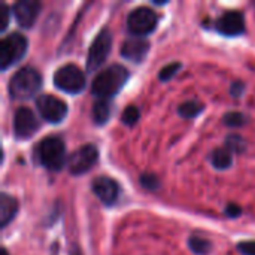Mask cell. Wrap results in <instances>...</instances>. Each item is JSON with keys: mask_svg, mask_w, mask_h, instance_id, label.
<instances>
[{"mask_svg": "<svg viewBox=\"0 0 255 255\" xmlns=\"http://www.w3.org/2000/svg\"><path fill=\"white\" fill-rule=\"evenodd\" d=\"M127 79L128 70L121 64H112L94 78L91 84V93L100 99H109L124 87Z\"/></svg>", "mask_w": 255, "mask_h": 255, "instance_id": "1", "label": "cell"}, {"mask_svg": "<svg viewBox=\"0 0 255 255\" xmlns=\"http://www.w3.org/2000/svg\"><path fill=\"white\" fill-rule=\"evenodd\" d=\"M34 157L39 164L45 169L58 172L64 167L66 163V146L64 142L57 136L45 137L39 142L34 149Z\"/></svg>", "mask_w": 255, "mask_h": 255, "instance_id": "2", "label": "cell"}, {"mask_svg": "<svg viewBox=\"0 0 255 255\" xmlns=\"http://www.w3.org/2000/svg\"><path fill=\"white\" fill-rule=\"evenodd\" d=\"M42 87V76L40 73L30 67H21L13 73V76L9 81V94L12 99L24 100L33 97Z\"/></svg>", "mask_w": 255, "mask_h": 255, "instance_id": "3", "label": "cell"}, {"mask_svg": "<svg viewBox=\"0 0 255 255\" xmlns=\"http://www.w3.org/2000/svg\"><path fill=\"white\" fill-rule=\"evenodd\" d=\"M27 37L21 33H10L0 42V67L1 70L9 69L12 64L18 63L27 52Z\"/></svg>", "mask_w": 255, "mask_h": 255, "instance_id": "4", "label": "cell"}, {"mask_svg": "<svg viewBox=\"0 0 255 255\" xmlns=\"http://www.w3.org/2000/svg\"><path fill=\"white\" fill-rule=\"evenodd\" d=\"M54 84L64 93L78 94L85 87V75L76 64H64L55 70Z\"/></svg>", "mask_w": 255, "mask_h": 255, "instance_id": "5", "label": "cell"}, {"mask_svg": "<svg viewBox=\"0 0 255 255\" xmlns=\"http://www.w3.org/2000/svg\"><path fill=\"white\" fill-rule=\"evenodd\" d=\"M158 22L157 13L146 6L133 9L127 16V30L136 37H143L155 30Z\"/></svg>", "mask_w": 255, "mask_h": 255, "instance_id": "6", "label": "cell"}, {"mask_svg": "<svg viewBox=\"0 0 255 255\" xmlns=\"http://www.w3.org/2000/svg\"><path fill=\"white\" fill-rule=\"evenodd\" d=\"M112 48V34L108 28H103L93 40L90 49H88V57H87V70L88 72H96L108 58L109 52Z\"/></svg>", "mask_w": 255, "mask_h": 255, "instance_id": "7", "label": "cell"}, {"mask_svg": "<svg viewBox=\"0 0 255 255\" xmlns=\"http://www.w3.org/2000/svg\"><path fill=\"white\" fill-rule=\"evenodd\" d=\"M97 160H99V149L93 143H87L78 148L76 151H73L72 155L69 157V161H67L69 172L75 176L84 175L93 169Z\"/></svg>", "mask_w": 255, "mask_h": 255, "instance_id": "8", "label": "cell"}, {"mask_svg": "<svg viewBox=\"0 0 255 255\" xmlns=\"http://www.w3.org/2000/svg\"><path fill=\"white\" fill-rule=\"evenodd\" d=\"M36 108L40 117L52 124L61 123L67 115V105L52 94H42L36 100Z\"/></svg>", "mask_w": 255, "mask_h": 255, "instance_id": "9", "label": "cell"}, {"mask_svg": "<svg viewBox=\"0 0 255 255\" xmlns=\"http://www.w3.org/2000/svg\"><path fill=\"white\" fill-rule=\"evenodd\" d=\"M39 128V121L34 112L28 108H18L13 117V133L18 139L31 137Z\"/></svg>", "mask_w": 255, "mask_h": 255, "instance_id": "10", "label": "cell"}, {"mask_svg": "<svg viewBox=\"0 0 255 255\" xmlns=\"http://www.w3.org/2000/svg\"><path fill=\"white\" fill-rule=\"evenodd\" d=\"M218 33L233 37L245 33V16L241 10H227L215 22Z\"/></svg>", "mask_w": 255, "mask_h": 255, "instance_id": "11", "label": "cell"}, {"mask_svg": "<svg viewBox=\"0 0 255 255\" xmlns=\"http://www.w3.org/2000/svg\"><path fill=\"white\" fill-rule=\"evenodd\" d=\"M42 4L37 0H19L12 7L16 22L24 28H30L34 24Z\"/></svg>", "mask_w": 255, "mask_h": 255, "instance_id": "12", "label": "cell"}, {"mask_svg": "<svg viewBox=\"0 0 255 255\" xmlns=\"http://www.w3.org/2000/svg\"><path fill=\"white\" fill-rule=\"evenodd\" d=\"M93 193L105 203V205H114L120 194L118 184L108 176H99L91 184Z\"/></svg>", "mask_w": 255, "mask_h": 255, "instance_id": "13", "label": "cell"}, {"mask_svg": "<svg viewBox=\"0 0 255 255\" xmlns=\"http://www.w3.org/2000/svg\"><path fill=\"white\" fill-rule=\"evenodd\" d=\"M149 51V42L143 37L127 39L121 46V55L130 61L140 63Z\"/></svg>", "mask_w": 255, "mask_h": 255, "instance_id": "14", "label": "cell"}, {"mask_svg": "<svg viewBox=\"0 0 255 255\" xmlns=\"http://www.w3.org/2000/svg\"><path fill=\"white\" fill-rule=\"evenodd\" d=\"M18 212V202L6 194L1 193L0 194V227H6L16 215Z\"/></svg>", "mask_w": 255, "mask_h": 255, "instance_id": "15", "label": "cell"}, {"mask_svg": "<svg viewBox=\"0 0 255 255\" xmlns=\"http://www.w3.org/2000/svg\"><path fill=\"white\" fill-rule=\"evenodd\" d=\"M111 103L106 99H100L99 102L94 103L93 106V120L97 126H103L108 123L109 117H111Z\"/></svg>", "mask_w": 255, "mask_h": 255, "instance_id": "16", "label": "cell"}, {"mask_svg": "<svg viewBox=\"0 0 255 255\" xmlns=\"http://www.w3.org/2000/svg\"><path fill=\"white\" fill-rule=\"evenodd\" d=\"M211 163L215 169L224 170L229 169L233 163V155L227 148H217L212 154H211Z\"/></svg>", "mask_w": 255, "mask_h": 255, "instance_id": "17", "label": "cell"}, {"mask_svg": "<svg viewBox=\"0 0 255 255\" xmlns=\"http://www.w3.org/2000/svg\"><path fill=\"white\" fill-rule=\"evenodd\" d=\"M203 105L199 103V102H194V100H188V102H184L182 105H179L178 108V114L182 117V118H187V120H191V118H196L202 111H203Z\"/></svg>", "mask_w": 255, "mask_h": 255, "instance_id": "18", "label": "cell"}, {"mask_svg": "<svg viewBox=\"0 0 255 255\" xmlns=\"http://www.w3.org/2000/svg\"><path fill=\"white\" fill-rule=\"evenodd\" d=\"M188 247L196 255H208L212 251V244L208 239H202L196 236L188 239Z\"/></svg>", "mask_w": 255, "mask_h": 255, "instance_id": "19", "label": "cell"}, {"mask_svg": "<svg viewBox=\"0 0 255 255\" xmlns=\"http://www.w3.org/2000/svg\"><path fill=\"white\" fill-rule=\"evenodd\" d=\"M226 148L233 154V152H244L247 148V142L242 136L239 134H230L226 139Z\"/></svg>", "mask_w": 255, "mask_h": 255, "instance_id": "20", "label": "cell"}, {"mask_svg": "<svg viewBox=\"0 0 255 255\" xmlns=\"http://www.w3.org/2000/svg\"><path fill=\"white\" fill-rule=\"evenodd\" d=\"M248 123V117L244 115L242 112H229L224 115V124L232 127V128H238L242 127Z\"/></svg>", "mask_w": 255, "mask_h": 255, "instance_id": "21", "label": "cell"}, {"mask_svg": "<svg viewBox=\"0 0 255 255\" xmlns=\"http://www.w3.org/2000/svg\"><path fill=\"white\" fill-rule=\"evenodd\" d=\"M139 117H140L139 109H137L136 106L130 105V106H127V108L124 109V112H123V117H121V118H123V123H124L126 126H134V124L137 123Z\"/></svg>", "mask_w": 255, "mask_h": 255, "instance_id": "22", "label": "cell"}, {"mask_svg": "<svg viewBox=\"0 0 255 255\" xmlns=\"http://www.w3.org/2000/svg\"><path fill=\"white\" fill-rule=\"evenodd\" d=\"M179 69H181V63H178V61L169 63L167 66H164V67L160 70V75H158L160 81H169V79H172V78L178 73Z\"/></svg>", "mask_w": 255, "mask_h": 255, "instance_id": "23", "label": "cell"}, {"mask_svg": "<svg viewBox=\"0 0 255 255\" xmlns=\"http://www.w3.org/2000/svg\"><path fill=\"white\" fill-rule=\"evenodd\" d=\"M140 184L143 188H146L149 191H155L160 185V181L154 173H143V175H140Z\"/></svg>", "mask_w": 255, "mask_h": 255, "instance_id": "24", "label": "cell"}, {"mask_svg": "<svg viewBox=\"0 0 255 255\" xmlns=\"http://www.w3.org/2000/svg\"><path fill=\"white\" fill-rule=\"evenodd\" d=\"M9 18H10L9 7H7L4 3H1V4H0V31H4V30L7 28Z\"/></svg>", "mask_w": 255, "mask_h": 255, "instance_id": "25", "label": "cell"}, {"mask_svg": "<svg viewBox=\"0 0 255 255\" xmlns=\"http://www.w3.org/2000/svg\"><path fill=\"white\" fill-rule=\"evenodd\" d=\"M236 248L242 255H255V241L239 242Z\"/></svg>", "mask_w": 255, "mask_h": 255, "instance_id": "26", "label": "cell"}, {"mask_svg": "<svg viewBox=\"0 0 255 255\" xmlns=\"http://www.w3.org/2000/svg\"><path fill=\"white\" fill-rule=\"evenodd\" d=\"M224 214H226V217H229V218H238V217H241V214H242V208H241L239 205L230 203V205H227Z\"/></svg>", "mask_w": 255, "mask_h": 255, "instance_id": "27", "label": "cell"}, {"mask_svg": "<svg viewBox=\"0 0 255 255\" xmlns=\"http://www.w3.org/2000/svg\"><path fill=\"white\" fill-rule=\"evenodd\" d=\"M244 91H245V84L241 82V81L233 82L232 87H230V94H232L233 97H241V96L244 94Z\"/></svg>", "mask_w": 255, "mask_h": 255, "instance_id": "28", "label": "cell"}, {"mask_svg": "<svg viewBox=\"0 0 255 255\" xmlns=\"http://www.w3.org/2000/svg\"><path fill=\"white\" fill-rule=\"evenodd\" d=\"M1 255H9V254H7V251H6V250H1Z\"/></svg>", "mask_w": 255, "mask_h": 255, "instance_id": "29", "label": "cell"}]
</instances>
